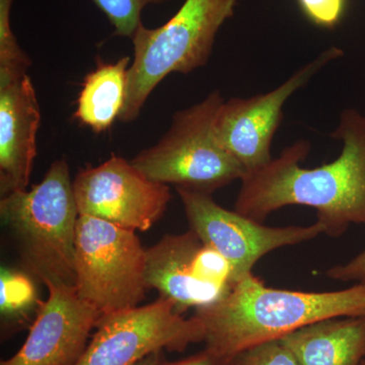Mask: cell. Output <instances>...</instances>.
Listing matches in <instances>:
<instances>
[{
  "label": "cell",
  "mask_w": 365,
  "mask_h": 365,
  "mask_svg": "<svg viewBox=\"0 0 365 365\" xmlns=\"http://www.w3.org/2000/svg\"><path fill=\"white\" fill-rule=\"evenodd\" d=\"M227 365H299L280 340L252 346L232 357Z\"/></svg>",
  "instance_id": "cell-19"
},
{
  "label": "cell",
  "mask_w": 365,
  "mask_h": 365,
  "mask_svg": "<svg viewBox=\"0 0 365 365\" xmlns=\"http://www.w3.org/2000/svg\"><path fill=\"white\" fill-rule=\"evenodd\" d=\"M14 0H0V86L18 81L32 66L30 57L21 49L11 26Z\"/></svg>",
  "instance_id": "cell-17"
},
{
  "label": "cell",
  "mask_w": 365,
  "mask_h": 365,
  "mask_svg": "<svg viewBox=\"0 0 365 365\" xmlns=\"http://www.w3.org/2000/svg\"><path fill=\"white\" fill-rule=\"evenodd\" d=\"M206 347L230 360L252 346L280 340L314 322L365 316V283L336 292L267 287L253 273L210 306L197 309Z\"/></svg>",
  "instance_id": "cell-2"
},
{
  "label": "cell",
  "mask_w": 365,
  "mask_h": 365,
  "mask_svg": "<svg viewBox=\"0 0 365 365\" xmlns=\"http://www.w3.org/2000/svg\"><path fill=\"white\" fill-rule=\"evenodd\" d=\"M230 360L223 359L211 350L205 349L203 351L187 357V359L178 360V361H168L165 360V365H227Z\"/></svg>",
  "instance_id": "cell-22"
},
{
  "label": "cell",
  "mask_w": 365,
  "mask_h": 365,
  "mask_svg": "<svg viewBox=\"0 0 365 365\" xmlns=\"http://www.w3.org/2000/svg\"><path fill=\"white\" fill-rule=\"evenodd\" d=\"M176 190L190 230L227 262L234 284L253 273L254 266L271 252L311 241L324 234L323 225L319 222L307 227H267L237 211L222 207L211 194Z\"/></svg>",
  "instance_id": "cell-8"
},
{
  "label": "cell",
  "mask_w": 365,
  "mask_h": 365,
  "mask_svg": "<svg viewBox=\"0 0 365 365\" xmlns=\"http://www.w3.org/2000/svg\"><path fill=\"white\" fill-rule=\"evenodd\" d=\"M326 276L341 282L365 283V249L347 263L329 268Z\"/></svg>",
  "instance_id": "cell-21"
},
{
  "label": "cell",
  "mask_w": 365,
  "mask_h": 365,
  "mask_svg": "<svg viewBox=\"0 0 365 365\" xmlns=\"http://www.w3.org/2000/svg\"><path fill=\"white\" fill-rule=\"evenodd\" d=\"M362 365H365V360H364V364H362Z\"/></svg>",
  "instance_id": "cell-24"
},
{
  "label": "cell",
  "mask_w": 365,
  "mask_h": 365,
  "mask_svg": "<svg viewBox=\"0 0 365 365\" xmlns=\"http://www.w3.org/2000/svg\"><path fill=\"white\" fill-rule=\"evenodd\" d=\"M33 280L26 274L1 268L0 274V314L2 325L21 326L33 314H37L42 302Z\"/></svg>",
  "instance_id": "cell-16"
},
{
  "label": "cell",
  "mask_w": 365,
  "mask_h": 365,
  "mask_svg": "<svg viewBox=\"0 0 365 365\" xmlns=\"http://www.w3.org/2000/svg\"><path fill=\"white\" fill-rule=\"evenodd\" d=\"M331 137L343 143L332 163L300 167L311 150V143L300 139L245 175L235 210L263 222L285 206H309L316 209L324 234L332 237L344 235L352 225L365 227V114L344 110Z\"/></svg>",
  "instance_id": "cell-1"
},
{
  "label": "cell",
  "mask_w": 365,
  "mask_h": 365,
  "mask_svg": "<svg viewBox=\"0 0 365 365\" xmlns=\"http://www.w3.org/2000/svg\"><path fill=\"white\" fill-rule=\"evenodd\" d=\"M343 51L331 47L314 61L302 66L275 90L249 98H232L223 102L216 114L213 132L217 143L232 155L246 174L272 160L271 143L282 122L283 106L317 72Z\"/></svg>",
  "instance_id": "cell-10"
},
{
  "label": "cell",
  "mask_w": 365,
  "mask_h": 365,
  "mask_svg": "<svg viewBox=\"0 0 365 365\" xmlns=\"http://www.w3.org/2000/svg\"><path fill=\"white\" fill-rule=\"evenodd\" d=\"M96 6L107 16L120 37H133L143 25L141 16L145 7L160 6L170 0H93Z\"/></svg>",
  "instance_id": "cell-18"
},
{
  "label": "cell",
  "mask_w": 365,
  "mask_h": 365,
  "mask_svg": "<svg viewBox=\"0 0 365 365\" xmlns=\"http://www.w3.org/2000/svg\"><path fill=\"white\" fill-rule=\"evenodd\" d=\"M203 242L194 230L165 235L146 250L145 280L148 288L170 300L179 314L200 309L227 295L232 287L208 282L199 276L196 257Z\"/></svg>",
  "instance_id": "cell-12"
},
{
  "label": "cell",
  "mask_w": 365,
  "mask_h": 365,
  "mask_svg": "<svg viewBox=\"0 0 365 365\" xmlns=\"http://www.w3.org/2000/svg\"><path fill=\"white\" fill-rule=\"evenodd\" d=\"M40 122V106L29 74L0 86L1 197L28 189Z\"/></svg>",
  "instance_id": "cell-13"
},
{
  "label": "cell",
  "mask_w": 365,
  "mask_h": 365,
  "mask_svg": "<svg viewBox=\"0 0 365 365\" xmlns=\"http://www.w3.org/2000/svg\"><path fill=\"white\" fill-rule=\"evenodd\" d=\"M0 217L33 275L47 287H76L79 212L66 160L52 163L32 188L1 197Z\"/></svg>",
  "instance_id": "cell-3"
},
{
  "label": "cell",
  "mask_w": 365,
  "mask_h": 365,
  "mask_svg": "<svg viewBox=\"0 0 365 365\" xmlns=\"http://www.w3.org/2000/svg\"><path fill=\"white\" fill-rule=\"evenodd\" d=\"M204 337L200 319L184 318L170 300L160 297L146 306L101 316L74 365H134L158 350L182 352Z\"/></svg>",
  "instance_id": "cell-7"
},
{
  "label": "cell",
  "mask_w": 365,
  "mask_h": 365,
  "mask_svg": "<svg viewBox=\"0 0 365 365\" xmlns=\"http://www.w3.org/2000/svg\"><path fill=\"white\" fill-rule=\"evenodd\" d=\"M223 102L215 91L198 104L175 113L167 133L139 153L132 165L153 181L206 194L242 180L246 170L213 132Z\"/></svg>",
  "instance_id": "cell-5"
},
{
  "label": "cell",
  "mask_w": 365,
  "mask_h": 365,
  "mask_svg": "<svg viewBox=\"0 0 365 365\" xmlns=\"http://www.w3.org/2000/svg\"><path fill=\"white\" fill-rule=\"evenodd\" d=\"M79 215L145 232L160 220L170 200L169 185L153 181L130 160L113 155L73 180Z\"/></svg>",
  "instance_id": "cell-9"
},
{
  "label": "cell",
  "mask_w": 365,
  "mask_h": 365,
  "mask_svg": "<svg viewBox=\"0 0 365 365\" xmlns=\"http://www.w3.org/2000/svg\"><path fill=\"white\" fill-rule=\"evenodd\" d=\"M130 57L115 63H100L83 81L78 100L76 118L91 130L107 131L119 119L128 88Z\"/></svg>",
  "instance_id": "cell-15"
},
{
  "label": "cell",
  "mask_w": 365,
  "mask_h": 365,
  "mask_svg": "<svg viewBox=\"0 0 365 365\" xmlns=\"http://www.w3.org/2000/svg\"><path fill=\"white\" fill-rule=\"evenodd\" d=\"M237 0H185L165 25H140L133 37V61L119 121H134L150 93L170 73H190L207 63L220 26L235 14Z\"/></svg>",
  "instance_id": "cell-4"
},
{
  "label": "cell",
  "mask_w": 365,
  "mask_h": 365,
  "mask_svg": "<svg viewBox=\"0 0 365 365\" xmlns=\"http://www.w3.org/2000/svg\"><path fill=\"white\" fill-rule=\"evenodd\" d=\"M299 365H362L365 316L314 322L280 339Z\"/></svg>",
  "instance_id": "cell-14"
},
{
  "label": "cell",
  "mask_w": 365,
  "mask_h": 365,
  "mask_svg": "<svg viewBox=\"0 0 365 365\" xmlns=\"http://www.w3.org/2000/svg\"><path fill=\"white\" fill-rule=\"evenodd\" d=\"M165 361L163 350H158V351L151 352L146 355L134 365H165Z\"/></svg>",
  "instance_id": "cell-23"
},
{
  "label": "cell",
  "mask_w": 365,
  "mask_h": 365,
  "mask_svg": "<svg viewBox=\"0 0 365 365\" xmlns=\"http://www.w3.org/2000/svg\"><path fill=\"white\" fill-rule=\"evenodd\" d=\"M300 9L314 25L334 28L344 14L345 0H297Z\"/></svg>",
  "instance_id": "cell-20"
},
{
  "label": "cell",
  "mask_w": 365,
  "mask_h": 365,
  "mask_svg": "<svg viewBox=\"0 0 365 365\" xmlns=\"http://www.w3.org/2000/svg\"><path fill=\"white\" fill-rule=\"evenodd\" d=\"M145 262L135 230L79 215L74 289L101 316L139 307L148 289Z\"/></svg>",
  "instance_id": "cell-6"
},
{
  "label": "cell",
  "mask_w": 365,
  "mask_h": 365,
  "mask_svg": "<svg viewBox=\"0 0 365 365\" xmlns=\"http://www.w3.org/2000/svg\"><path fill=\"white\" fill-rule=\"evenodd\" d=\"M47 288L25 343L0 365H74L85 351L101 314L74 288Z\"/></svg>",
  "instance_id": "cell-11"
}]
</instances>
